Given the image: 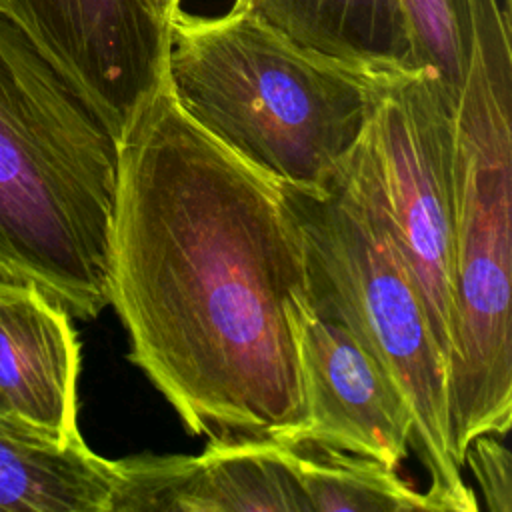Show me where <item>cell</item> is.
Here are the masks:
<instances>
[{
    "label": "cell",
    "mask_w": 512,
    "mask_h": 512,
    "mask_svg": "<svg viewBox=\"0 0 512 512\" xmlns=\"http://www.w3.org/2000/svg\"><path fill=\"white\" fill-rule=\"evenodd\" d=\"M374 76L244 10L172 16L166 82L178 106L294 192L322 196L340 182L370 114Z\"/></svg>",
    "instance_id": "3957f363"
},
{
    "label": "cell",
    "mask_w": 512,
    "mask_h": 512,
    "mask_svg": "<svg viewBox=\"0 0 512 512\" xmlns=\"http://www.w3.org/2000/svg\"><path fill=\"white\" fill-rule=\"evenodd\" d=\"M414 50L416 70L432 74L458 104L464 74L466 48L450 0H402Z\"/></svg>",
    "instance_id": "5bb4252c"
},
{
    "label": "cell",
    "mask_w": 512,
    "mask_h": 512,
    "mask_svg": "<svg viewBox=\"0 0 512 512\" xmlns=\"http://www.w3.org/2000/svg\"><path fill=\"white\" fill-rule=\"evenodd\" d=\"M120 144L166 78L172 0H0Z\"/></svg>",
    "instance_id": "52a82bcc"
},
{
    "label": "cell",
    "mask_w": 512,
    "mask_h": 512,
    "mask_svg": "<svg viewBox=\"0 0 512 512\" xmlns=\"http://www.w3.org/2000/svg\"><path fill=\"white\" fill-rule=\"evenodd\" d=\"M306 244L312 296L340 318L384 368L412 416V446L440 512H476L450 448L448 360L354 148L322 196L288 190Z\"/></svg>",
    "instance_id": "277c9868"
},
{
    "label": "cell",
    "mask_w": 512,
    "mask_h": 512,
    "mask_svg": "<svg viewBox=\"0 0 512 512\" xmlns=\"http://www.w3.org/2000/svg\"><path fill=\"white\" fill-rule=\"evenodd\" d=\"M38 286L0 278V418L58 440L78 430L80 342Z\"/></svg>",
    "instance_id": "30bf717a"
},
{
    "label": "cell",
    "mask_w": 512,
    "mask_h": 512,
    "mask_svg": "<svg viewBox=\"0 0 512 512\" xmlns=\"http://www.w3.org/2000/svg\"><path fill=\"white\" fill-rule=\"evenodd\" d=\"M118 462L0 418V512H112Z\"/></svg>",
    "instance_id": "7c38bea8"
},
{
    "label": "cell",
    "mask_w": 512,
    "mask_h": 512,
    "mask_svg": "<svg viewBox=\"0 0 512 512\" xmlns=\"http://www.w3.org/2000/svg\"><path fill=\"white\" fill-rule=\"evenodd\" d=\"M288 316L306 416L296 444L330 446L398 470L414 426L384 368L310 286L294 294Z\"/></svg>",
    "instance_id": "ba28073f"
},
{
    "label": "cell",
    "mask_w": 512,
    "mask_h": 512,
    "mask_svg": "<svg viewBox=\"0 0 512 512\" xmlns=\"http://www.w3.org/2000/svg\"><path fill=\"white\" fill-rule=\"evenodd\" d=\"M118 144L0 6V278L72 318L110 304Z\"/></svg>",
    "instance_id": "7a4b0ae2"
},
{
    "label": "cell",
    "mask_w": 512,
    "mask_h": 512,
    "mask_svg": "<svg viewBox=\"0 0 512 512\" xmlns=\"http://www.w3.org/2000/svg\"><path fill=\"white\" fill-rule=\"evenodd\" d=\"M308 286L286 188L186 116L164 78L118 144L108 288L130 360L188 434L298 442L288 304Z\"/></svg>",
    "instance_id": "6da1fadb"
},
{
    "label": "cell",
    "mask_w": 512,
    "mask_h": 512,
    "mask_svg": "<svg viewBox=\"0 0 512 512\" xmlns=\"http://www.w3.org/2000/svg\"><path fill=\"white\" fill-rule=\"evenodd\" d=\"M118 462L112 512H310L290 444L210 440L202 454Z\"/></svg>",
    "instance_id": "9c48e42d"
},
{
    "label": "cell",
    "mask_w": 512,
    "mask_h": 512,
    "mask_svg": "<svg viewBox=\"0 0 512 512\" xmlns=\"http://www.w3.org/2000/svg\"><path fill=\"white\" fill-rule=\"evenodd\" d=\"M172 4H176V6H180V0H172Z\"/></svg>",
    "instance_id": "2e32d148"
},
{
    "label": "cell",
    "mask_w": 512,
    "mask_h": 512,
    "mask_svg": "<svg viewBox=\"0 0 512 512\" xmlns=\"http://www.w3.org/2000/svg\"><path fill=\"white\" fill-rule=\"evenodd\" d=\"M290 446L310 512H440L428 492L372 458L310 442Z\"/></svg>",
    "instance_id": "4fadbf2b"
},
{
    "label": "cell",
    "mask_w": 512,
    "mask_h": 512,
    "mask_svg": "<svg viewBox=\"0 0 512 512\" xmlns=\"http://www.w3.org/2000/svg\"><path fill=\"white\" fill-rule=\"evenodd\" d=\"M512 62H468L454 112L450 448L512 422Z\"/></svg>",
    "instance_id": "5b68a950"
},
{
    "label": "cell",
    "mask_w": 512,
    "mask_h": 512,
    "mask_svg": "<svg viewBox=\"0 0 512 512\" xmlns=\"http://www.w3.org/2000/svg\"><path fill=\"white\" fill-rule=\"evenodd\" d=\"M232 8L366 74L416 70L402 0H234Z\"/></svg>",
    "instance_id": "8fae6325"
},
{
    "label": "cell",
    "mask_w": 512,
    "mask_h": 512,
    "mask_svg": "<svg viewBox=\"0 0 512 512\" xmlns=\"http://www.w3.org/2000/svg\"><path fill=\"white\" fill-rule=\"evenodd\" d=\"M500 434L486 432L476 436L466 452L464 466H468L480 484L484 504L490 512L512 510V468L510 452L500 440Z\"/></svg>",
    "instance_id": "9a60e30c"
},
{
    "label": "cell",
    "mask_w": 512,
    "mask_h": 512,
    "mask_svg": "<svg viewBox=\"0 0 512 512\" xmlns=\"http://www.w3.org/2000/svg\"><path fill=\"white\" fill-rule=\"evenodd\" d=\"M454 112L456 104L424 70L376 74L356 146L446 360L452 340Z\"/></svg>",
    "instance_id": "8992f818"
}]
</instances>
